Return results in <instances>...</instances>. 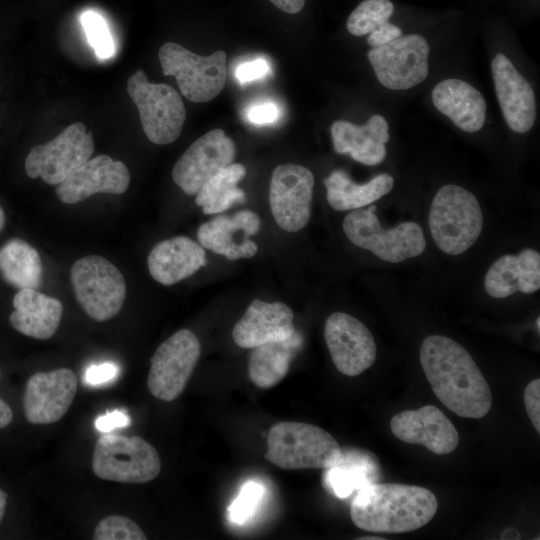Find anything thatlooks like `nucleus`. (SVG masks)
Wrapping results in <instances>:
<instances>
[{
	"mask_svg": "<svg viewBox=\"0 0 540 540\" xmlns=\"http://www.w3.org/2000/svg\"><path fill=\"white\" fill-rule=\"evenodd\" d=\"M390 429L399 440L422 445L437 455L450 454L459 444L455 426L434 405H425L417 410H404L394 415Z\"/></svg>",
	"mask_w": 540,
	"mask_h": 540,
	"instance_id": "nucleus-18",
	"label": "nucleus"
},
{
	"mask_svg": "<svg viewBox=\"0 0 540 540\" xmlns=\"http://www.w3.org/2000/svg\"><path fill=\"white\" fill-rule=\"evenodd\" d=\"M259 216L250 210H241L232 216L217 215L203 223L198 231L199 244L228 260L251 258L258 251L250 239L260 229Z\"/></svg>",
	"mask_w": 540,
	"mask_h": 540,
	"instance_id": "nucleus-20",
	"label": "nucleus"
},
{
	"mask_svg": "<svg viewBox=\"0 0 540 540\" xmlns=\"http://www.w3.org/2000/svg\"><path fill=\"white\" fill-rule=\"evenodd\" d=\"M381 469L377 457L357 447H343L337 460L324 468L322 485L331 495L347 498L366 485L377 483Z\"/></svg>",
	"mask_w": 540,
	"mask_h": 540,
	"instance_id": "nucleus-26",
	"label": "nucleus"
},
{
	"mask_svg": "<svg viewBox=\"0 0 540 540\" xmlns=\"http://www.w3.org/2000/svg\"><path fill=\"white\" fill-rule=\"evenodd\" d=\"M293 319L294 314L287 304L254 299L234 325L232 337L241 348L282 341L295 332Z\"/></svg>",
	"mask_w": 540,
	"mask_h": 540,
	"instance_id": "nucleus-21",
	"label": "nucleus"
},
{
	"mask_svg": "<svg viewBox=\"0 0 540 540\" xmlns=\"http://www.w3.org/2000/svg\"><path fill=\"white\" fill-rule=\"evenodd\" d=\"M524 404L534 428L540 433V379L530 381L524 390Z\"/></svg>",
	"mask_w": 540,
	"mask_h": 540,
	"instance_id": "nucleus-38",
	"label": "nucleus"
},
{
	"mask_svg": "<svg viewBox=\"0 0 540 540\" xmlns=\"http://www.w3.org/2000/svg\"><path fill=\"white\" fill-rule=\"evenodd\" d=\"M130 423V418L124 412L115 410L98 417L95 421L97 430L109 433L114 428L125 427Z\"/></svg>",
	"mask_w": 540,
	"mask_h": 540,
	"instance_id": "nucleus-41",
	"label": "nucleus"
},
{
	"mask_svg": "<svg viewBox=\"0 0 540 540\" xmlns=\"http://www.w3.org/2000/svg\"><path fill=\"white\" fill-rule=\"evenodd\" d=\"M158 56L163 74L174 76L181 93L192 102L211 101L225 85L226 53L222 50L201 56L167 42L160 47Z\"/></svg>",
	"mask_w": 540,
	"mask_h": 540,
	"instance_id": "nucleus-9",
	"label": "nucleus"
},
{
	"mask_svg": "<svg viewBox=\"0 0 540 540\" xmlns=\"http://www.w3.org/2000/svg\"><path fill=\"white\" fill-rule=\"evenodd\" d=\"M271 72V65L265 58H255L240 63L235 70V78L240 84L262 79Z\"/></svg>",
	"mask_w": 540,
	"mask_h": 540,
	"instance_id": "nucleus-37",
	"label": "nucleus"
},
{
	"mask_svg": "<svg viewBox=\"0 0 540 540\" xmlns=\"http://www.w3.org/2000/svg\"><path fill=\"white\" fill-rule=\"evenodd\" d=\"M302 344L296 330L287 339L252 348L248 362L250 380L259 388L277 385L288 373L291 361Z\"/></svg>",
	"mask_w": 540,
	"mask_h": 540,
	"instance_id": "nucleus-29",
	"label": "nucleus"
},
{
	"mask_svg": "<svg viewBox=\"0 0 540 540\" xmlns=\"http://www.w3.org/2000/svg\"><path fill=\"white\" fill-rule=\"evenodd\" d=\"M429 53V44L422 35L409 34L372 47L367 56L381 85L391 90H407L427 78Z\"/></svg>",
	"mask_w": 540,
	"mask_h": 540,
	"instance_id": "nucleus-11",
	"label": "nucleus"
},
{
	"mask_svg": "<svg viewBox=\"0 0 540 540\" xmlns=\"http://www.w3.org/2000/svg\"><path fill=\"white\" fill-rule=\"evenodd\" d=\"M324 337L332 361L342 374L358 376L374 364V337L357 318L343 312L331 314L325 322Z\"/></svg>",
	"mask_w": 540,
	"mask_h": 540,
	"instance_id": "nucleus-15",
	"label": "nucleus"
},
{
	"mask_svg": "<svg viewBox=\"0 0 540 540\" xmlns=\"http://www.w3.org/2000/svg\"><path fill=\"white\" fill-rule=\"evenodd\" d=\"M375 210L374 205L368 209H354L344 218V233L353 244L391 263L422 254L426 241L419 224L408 221L391 229H384L374 213Z\"/></svg>",
	"mask_w": 540,
	"mask_h": 540,
	"instance_id": "nucleus-5",
	"label": "nucleus"
},
{
	"mask_svg": "<svg viewBox=\"0 0 540 540\" xmlns=\"http://www.w3.org/2000/svg\"><path fill=\"white\" fill-rule=\"evenodd\" d=\"M12 419L13 412L10 406L2 398H0V429L8 426Z\"/></svg>",
	"mask_w": 540,
	"mask_h": 540,
	"instance_id": "nucleus-43",
	"label": "nucleus"
},
{
	"mask_svg": "<svg viewBox=\"0 0 540 540\" xmlns=\"http://www.w3.org/2000/svg\"><path fill=\"white\" fill-rule=\"evenodd\" d=\"M127 93L138 109L143 131L150 142L166 145L177 140L186 119V109L172 86L149 82L139 69L129 77Z\"/></svg>",
	"mask_w": 540,
	"mask_h": 540,
	"instance_id": "nucleus-7",
	"label": "nucleus"
},
{
	"mask_svg": "<svg viewBox=\"0 0 540 540\" xmlns=\"http://www.w3.org/2000/svg\"><path fill=\"white\" fill-rule=\"evenodd\" d=\"M487 293L494 298H505L517 291L531 294L540 288V254L526 248L518 255L506 254L488 269L485 281Z\"/></svg>",
	"mask_w": 540,
	"mask_h": 540,
	"instance_id": "nucleus-25",
	"label": "nucleus"
},
{
	"mask_svg": "<svg viewBox=\"0 0 540 540\" xmlns=\"http://www.w3.org/2000/svg\"><path fill=\"white\" fill-rule=\"evenodd\" d=\"M420 363L433 392L456 415L480 419L492 405L491 390L469 352L443 335H431L420 348Z\"/></svg>",
	"mask_w": 540,
	"mask_h": 540,
	"instance_id": "nucleus-1",
	"label": "nucleus"
},
{
	"mask_svg": "<svg viewBox=\"0 0 540 540\" xmlns=\"http://www.w3.org/2000/svg\"><path fill=\"white\" fill-rule=\"evenodd\" d=\"M437 509L436 496L424 487L377 482L357 491L350 516L365 531L405 533L425 526Z\"/></svg>",
	"mask_w": 540,
	"mask_h": 540,
	"instance_id": "nucleus-2",
	"label": "nucleus"
},
{
	"mask_svg": "<svg viewBox=\"0 0 540 540\" xmlns=\"http://www.w3.org/2000/svg\"><path fill=\"white\" fill-rule=\"evenodd\" d=\"M246 175V168L232 163L212 176L196 193L195 203L204 214H218L235 203H244L246 195L237 185Z\"/></svg>",
	"mask_w": 540,
	"mask_h": 540,
	"instance_id": "nucleus-31",
	"label": "nucleus"
},
{
	"mask_svg": "<svg viewBox=\"0 0 540 540\" xmlns=\"http://www.w3.org/2000/svg\"><path fill=\"white\" fill-rule=\"evenodd\" d=\"M401 35V29L387 21L369 33L367 42L370 46L377 47L387 44Z\"/></svg>",
	"mask_w": 540,
	"mask_h": 540,
	"instance_id": "nucleus-40",
	"label": "nucleus"
},
{
	"mask_svg": "<svg viewBox=\"0 0 540 540\" xmlns=\"http://www.w3.org/2000/svg\"><path fill=\"white\" fill-rule=\"evenodd\" d=\"M236 147L222 129L195 140L172 169L173 181L188 195H196L217 172L233 163Z\"/></svg>",
	"mask_w": 540,
	"mask_h": 540,
	"instance_id": "nucleus-14",
	"label": "nucleus"
},
{
	"mask_svg": "<svg viewBox=\"0 0 540 540\" xmlns=\"http://www.w3.org/2000/svg\"><path fill=\"white\" fill-rule=\"evenodd\" d=\"M4 225H5V214H4L3 209L0 206V231L3 229Z\"/></svg>",
	"mask_w": 540,
	"mask_h": 540,
	"instance_id": "nucleus-45",
	"label": "nucleus"
},
{
	"mask_svg": "<svg viewBox=\"0 0 540 540\" xmlns=\"http://www.w3.org/2000/svg\"><path fill=\"white\" fill-rule=\"evenodd\" d=\"M361 540H370V539H373V540H383L384 538L383 537H361L359 538Z\"/></svg>",
	"mask_w": 540,
	"mask_h": 540,
	"instance_id": "nucleus-46",
	"label": "nucleus"
},
{
	"mask_svg": "<svg viewBox=\"0 0 540 540\" xmlns=\"http://www.w3.org/2000/svg\"><path fill=\"white\" fill-rule=\"evenodd\" d=\"M87 40L100 59H108L115 53V44L106 20L95 11H85L80 18Z\"/></svg>",
	"mask_w": 540,
	"mask_h": 540,
	"instance_id": "nucleus-33",
	"label": "nucleus"
},
{
	"mask_svg": "<svg viewBox=\"0 0 540 540\" xmlns=\"http://www.w3.org/2000/svg\"><path fill=\"white\" fill-rule=\"evenodd\" d=\"M329 205L337 211L354 210L370 205L394 186V178L387 173L373 177L365 184L354 183L343 170L333 171L324 179Z\"/></svg>",
	"mask_w": 540,
	"mask_h": 540,
	"instance_id": "nucleus-28",
	"label": "nucleus"
},
{
	"mask_svg": "<svg viewBox=\"0 0 540 540\" xmlns=\"http://www.w3.org/2000/svg\"><path fill=\"white\" fill-rule=\"evenodd\" d=\"M0 273L10 285L20 289H38L43 267L38 251L26 241L13 238L0 248Z\"/></svg>",
	"mask_w": 540,
	"mask_h": 540,
	"instance_id": "nucleus-30",
	"label": "nucleus"
},
{
	"mask_svg": "<svg viewBox=\"0 0 540 540\" xmlns=\"http://www.w3.org/2000/svg\"><path fill=\"white\" fill-rule=\"evenodd\" d=\"M334 150L349 154L352 159L368 166H375L386 157V143L390 139L389 124L379 114L371 116L364 125L337 120L331 126Z\"/></svg>",
	"mask_w": 540,
	"mask_h": 540,
	"instance_id": "nucleus-22",
	"label": "nucleus"
},
{
	"mask_svg": "<svg viewBox=\"0 0 540 540\" xmlns=\"http://www.w3.org/2000/svg\"><path fill=\"white\" fill-rule=\"evenodd\" d=\"M15 310L10 315L11 325L21 334L40 340L51 338L57 331L62 303L37 289H20L13 298Z\"/></svg>",
	"mask_w": 540,
	"mask_h": 540,
	"instance_id": "nucleus-27",
	"label": "nucleus"
},
{
	"mask_svg": "<svg viewBox=\"0 0 540 540\" xmlns=\"http://www.w3.org/2000/svg\"><path fill=\"white\" fill-rule=\"evenodd\" d=\"M537 328H538V331L540 330V318L538 317L537 318Z\"/></svg>",
	"mask_w": 540,
	"mask_h": 540,
	"instance_id": "nucleus-47",
	"label": "nucleus"
},
{
	"mask_svg": "<svg viewBox=\"0 0 540 540\" xmlns=\"http://www.w3.org/2000/svg\"><path fill=\"white\" fill-rule=\"evenodd\" d=\"M94 474L103 480L121 483H146L161 470L156 449L139 436L104 433L92 455Z\"/></svg>",
	"mask_w": 540,
	"mask_h": 540,
	"instance_id": "nucleus-6",
	"label": "nucleus"
},
{
	"mask_svg": "<svg viewBox=\"0 0 540 540\" xmlns=\"http://www.w3.org/2000/svg\"><path fill=\"white\" fill-rule=\"evenodd\" d=\"M340 450L326 430L309 423L283 421L270 428L264 457L286 470L324 469L337 460Z\"/></svg>",
	"mask_w": 540,
	"mask_h": 540,
	"instance_id": "nucleus-4",
	"label": "nucleus"
},
{
	"mask_svg": "<svg viewBox=\"0 0 540 540\" xmlns=\"http://www.w3.org/2000/svg\"><path fill=\"white\" fill-rule=\"evenodd\" d=\"M483 228L480 204L470 191L454 185L442 186L429 212V229L438 248L460 255L478 239Z\"/></svg>",
	"mask_w": 540,
	"mask_h": 540,
	"instance_id": "nucleus-3",
	"label": "nucleus"
},
{
	"mask_svg": "<svg viewBox=\"0 0 540 540\" xmlns=\"http://www.w3.org/2000/svg\"><path fill=\"white\" fill-rule=\"evenodd\" d=\"M492 78L502 115L511 130L526 133L536 120V99L529 82L499 52L491 62Z\"/></svg>",
	"mask_w": 540,
	"mask_h": 540,
	"instance_id": "nucleus-19",
	"label": "nucleus"
},
{
	"mask_svg": "<svg viewBox=\"0 0 540 540\" xmlns=\"http://www.w3.org/2000/svg\"><path fill=\"white\" fill-rule=\"evenodd\" d=\"M75 297L85 313L104 322L121 310L126 284L120 270L99 255H88L74 262L70 271Z\"/></svg>",
	"mask_w": 540,
	"mask_h": 540,
	"instance_id": "nucleus-8",
	"label": "nucleus"
},
{
	"mask_svg": "<svg viewBox=\"0 0 540 540\" xmlns=\"http://www.w3.org/2000/svg\"><path fill=\"white\" fill-rule=\"evenodd\" d=\"M264 488L255 481L243 485L238 496L228 507L230 520L235 524H243L250 520L262 500Z\"/></svg>",
	"mask_w": 540,
	"mask_h": 540,
	"instance_id": "nucleus-35",
	"label": "nucleus"
},
{
	"mask_svg": "<svg viewBox=\"0 0 540 540\" xmlns=\"http://www.w3.org/2000/svg\"><path fill=\"white\" fill-rule=\"evenodd\" d=\"M7 498H8V495L2 489H0V523L3 519L4 512L6 509Z\"/></svg>",
	"mask_w": 540,
	"mask_h": 540,
	"instance_id": "nucleus-44",
	"label": "nucleus"
},
{
	"mask_svg": "<svg viewBox=\"0 0 540 540\" xmlns=\"http://www.w3.org/2000/svg\"><path fill=\"white\" fill-rule=\"evenodd\" d=\"M154 280L169 286L196 273L207 264L204 248L186 236H176L157 243L147 259Z\"/></svg>",
	"mask_w": 540,
	"mask_h": 540,
	"instance_id": "nucleus-23",
	"label": "nucleus"
},
{
	"mask_svg": "<svg viewBox=\"0 0 540 540\" xmlns=\"http://www.w3.org/2000/svg\"><path fill=\"white\" fill-rule=\"evenodd\" d=\"M129 183L130 173L123 162L99 155L74 169L55 191L60 201L74 204L96 193L122 194Z\"/></svg>",
	"mask_w": 540,
	"mask_h": 540,
	"instance_id": "nucleus-17",
	"label": "nucleus"
},
{
	"mask_svg": "<svg viewBox=\"0 0 540 540\" xmlns=\"http://www.w3.org/2000/svg\"><path fill=\"white\" fill-rule=\"evenodd\" d=\"M394 12L390 0H363L349 15L346 27L354 36L368 35L389 21Z\"/></svg>",
	"mask_w": 540,
	"mask_h": 540,
	"instance_id": "nucleus-32",
	"label": "nucleus"
},
{
	"mask_svg": "<svg viewBox=\"0 0 540 540\" xmlns=\"http://www.w3.org/2000/svg\"><path fill=\"white\" fill-rule=\"evenodd\" d=\"M280 10L289 13L295 14L300 12L305 4V0H269Z\"/></svg>",
	"mask_w": 540,
	"mask_h": 540,
	"instance_id": "nucleus-42",
	"label": "nucleus"
},
{
	"mask_svg": "<svg viewBox=\"0 0 540 540\" xmlns=\"http://www.w3.org/2000/svg\"><path fill=\"white\" fill-rule=\"evenodd\" d=\"M93 137L81 122H76L47 143L34 146L25 160L26 174L49 185L60 184L74 169L91 158Z\"/></svg>",
	"mask_w": 540,
	"mask_h": 540,
	"instance_id": "nucleus-12",
	"label": "nucleus"
},
{
	"mask_svg": "<svg viewBox=\"0 0 540 540\" xmlns=\"http://www.w3.org/2000/svg\"><path fill=\"white\" fill-rule=\"evenodd\" d=\"M94 540H146L142 529L130 518L110 515L100 520L94 530Z\"/></svg>",
	"mask_w": 540,
	"mask_h": 540,
	"instance_id": "nucleus-34",
	"label": "nucleus"
},
{
	"mask_svg": "<svg viewBox=\"0 0 540 540\" xmlns=\"http://www.w3.org/2000/svg\"><path fill=\"white\" fill-rule=\"evenodd\" d=\"M314 176L304 166L278 165L271 177L269 203L280 228L297 232L310 220Z\"/></svg>",
	"mask_w": 540,
	"mask_h": 540,
	"instance_id": "nucleus-13",
	"label": "nucleus"
},
{
	"mask_svg": "<svg viewBox=\"0 0 540 540\" xmlns=\"http://www.w3.org/2000/svg\"><path fill=\"white\" fill-rule=\"evenodd\" d=\"M431 97L436 109L460 130L474 133L484 126L486 101L471 84L456 78L444 79L435 85Z\"/></svg>",
	"mask_w": 540,
	"mask_h": 540,
	"instance_id": "nucleus-24",
	"label": "nucleus"
},
{
	"mask_svg": "<svg viewBox=\"0 0 540 540\" xmlns=\"http://www.w3.org/2000/svg\"><path fill=\"white\" fill-rule=\"evenodd\" d=\"M78 382L69 368L36 372L27 381L23 410L32 424H52L59 421L70 408Z\"/></svg>",
	"mask_w": 540,
	"mask_h": 540,
	"instance_id": "nucleus-16",
	"label": "nucleus"
},
{
	"mask_svg": "<svg viewBox=\"0 0 540 540\" xmlns=\"http://www.w3.org/2000/svg\"><path fill=\"white\" fill-rule=\"evenodd\" d=\"M279 117V106L275 102L268 100L252 103L245 111L246 120L257 126L274 124Z\"/></svg>",
	"mask_w": 540,
	"mask_h": 540,
	"instance_id": "nucleus-36",
	"label": "nucleus"
},
{
	"mask_svg": "<svg viewBox=\"0 0 540 540\" xmlns=\"http://www.w3.org/2000/svg\"><path fill=\"white\" fill-rule=\"evenodd\" d=\"M118 374V367L113 363L92 365L85 371L84 380L87 384L98 385L108 382Z\"/></svg>",
	"mask_w": 540,
	"mask_h": 540,
	"instance_id": "nucleus-39",
	"label": "nucleus"
},
{
	"mask_svg": "<svg viewBox=\"0 0 540 540\" xmlns=\"http://www.w3.org/2000/svg\"><path fill=\"white\" fill-rule=\"evenodd\" d=\"M200 342L189 329H180L166 339L151 357L147 386L163 401H173L185 389L199 360Z\"/></svg>",
	"mask_w": 540,
	"mask_h": 540,
	"instance_id": "nucleus-10",
	"label": "nucleus"
}]
</instances>
